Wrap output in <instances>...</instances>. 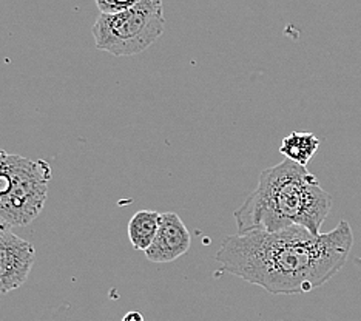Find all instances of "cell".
Returning a JSON list of instances; mask_svg holds the SVG:
<instances>
[{
    "label": "cell",
    "mask_w": 361,
    "mask_h": 321,
    "mask_svg": "<svg viewBox=\"0 0 361 321\" xmlns=\"http://www.w3.org/2000/svg\"><path fill=\"white\" fill-rule=\"evenodd\" d=\"M192 236L175 212L161 213L159 229L145 257L152 262H171L190 249Z\"/></svg>",
    "instance_id": "6"
},
{
    "label": "cell",
    "mask_w": 361,
    "mask_h": 321,
    "mask_svg": "<svg viewBox=\"0 0 361 321\" xmlns=\"http://www.w3.org/2000/svg\"><path fill=\"white\" fill-rule=\"evenodd\" d=\"M121 321H145V318H144V315L141 314V312L131 310V312H127V314L122 317Z\"/></svg>",
    "instance_id": "10"
},
{
    "label": "cell",
    "mask_w": 361,
    "mask_h": 321,
    "mask_svg": "<svg viewBox=\"0 0 361 321\" xmlns=\"http://www.w3.org/2000/svg\"><path fill=\"white\" fill-rule=\"evenodd\" d=\"M139 0H94V4L102 14H113L128 10L136 5Z\"/></svg>",
    "instance_id": "9"
},
{
    "label": "cell",
    "mask_w": 361,
    "mask_h": 321,
    "mask_svg": "<svg viewBox=\"0 0 361 321\" xmlns=\"http://www.w3.org/2000/svg\"><path fill=\"white\" fill-rule=\"evenodd\" d=\"M92 31L101 52L116 57L142 53L166 31L162 0H139L121 13H99Z\"/></svg>",
    "instance_id": "3"
},
{
    "label": "cell",
    "mask_w": 361,
    "mask_h": 321,
    "mask_svg": "<svg viewBox=\"0 0 361 321\" xmlns=\"http://www.w3.org/2000/svg\"><path fill=\"white\" fill-rule=\"evenodd\" d=\"M352 247L354 232L343 219L331 232L319 235L301 226L231 235L215 260L223 270L269 293L297 295L331 281L346 266Z\"/></svg>",
    "instance_id": "1"
},
{
    "label": "cell",
    "mask_w": 361,
    "mask_h": 321,
    "mask_svg": "<svg viewBox=\"0 0 361 321\" xmlns=\"http://www.w3.org/2000/svg\"><path fill=\"white\" fill-rule=\"evenodd\" d=\"M36 261V247L13 234L0 235V295L10 293L27 283Z\"/></svg>",
    "instance_id": "5"
},
{
    "label": "cell",
    "mask_w": 361,
    "mask_h": 321,
    "mask_svg": "<svg viewBox=\"0 0 361 321\" xmlns=\"http://www.w3.org/2000/svg\"><path fill=\"white\" fill-rule=\"evenodd\" d=\"M10 229H11V227L6 224L5 219H4L2 217H0V235L5 234V232H8V230H10Z\"/></svg>",
    "instance_id": "11"
},
{
    "label": "cell",
    "mask_w": 361,
    "mask_h": 321,
    "mask_svg": "<svg viewBox=\"0 0 361 321\" xmlns=\"http://www.w3.org/2000/svg\"><path fill=\"white\" fill-rule=\"evenodd\" d=\"M332 209V196L315 175L300 164L286 159L261 171L258 186L233 213L238 234L253 230L278 232L301 226L322 234Z\"/></svg>",
    "instance_id": "2"
},
{
    "label": "cell",
    "mask_w": 361,
    "mask_h": 321,
    "mask_svg": "<svg viewBox=\"0 0 361 321\" xmlns=\"http://www.w3.org/2000/svg\"><path fill=\"white\" fill-rule=\"evenodd\" d=\"M161 213L156 210H139L128 222V240L133 249L145 252L152 246L159 229Z\"/></svg>",
    "instance_id": "7"
},
{
    "label": "cell",
    "mask_w": 361,
    "mask_h": 321,
    "mask_svg": "<svg viewBox=\"0 0 361 321\" xmlns=\"http://www.w3.org/2000/svg\"><path fill=\"white\" fill-rule=\"evenodd\" d=\"M51 181V166L45 159H30L19 156L11 190L0 204V217L10 227L31 224L40 212L48 196Z\"/></svg>",
    "instance_id": "4"
},
{
    "label": "cell",
    "mask_w": 361,
    "mask_h": 321,
    "mask_svg": "<svg viewBox=\"0 0 361 321\" xmlns=\"http://www.w3.org/2000/svg\"><path fill=\"white\" fill-rule=\"evenodd\" d=\"M319 148V139L310 131H292L280 145V153L300 166H307Z\"/></svg>",
    "instance_id": "8"
}]
</instances>
